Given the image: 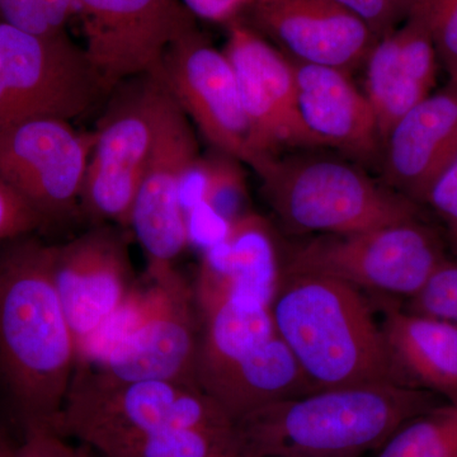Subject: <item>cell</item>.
<instances>
[{
	"label": "cell",
	"instance_id": "1",
	"mask_svg": "<svg viewBox=\"0 0 457 457\" xmlns=\"http://www.w3.org/2000/svg\"><path fill=\"white\" fill-rule=\"evenodd\" d=\"M77 341L53 278V245L23 237L0 253V372L26 426L55 427Z\"/></svg>",
	"mask_w": 457,
	"mask_h": 457
},
{
	"label": "cell",
	"instance_id": "2",
	"mask_svg": "<svg viewBox=\"0 0 457 457\" xmlns=\"http://www.w3.org/2000/svg\"><path fill=\"white\" fill-rule=\"evenodd\" d=\"M435 407L436 394L420 387L352 385L273 403L236 425L245 457H360Z\"/></svg>",
	"mask_w": 457,
	"mask_h": 457
},
{
	"label": "cell",
	"instance_id": "3",
	"mask_svg": "<svg viewBox=\"0 0 457 457\" xmlns=\"http://www.w3.org/2000/svg\"><path fill=\"white\" fill-rule=\"evenodd\" d=\"M270 312L279 338L314 392L362 384L408 385L359 288L326 276L282 273Z\"/></svg>",
	"mask_w": 457,
	"mask_h": 457
},
{
	"label": "cell",
	"instance_id": "4",
	"mask_svg": "<svg viewBox=\"0 0 457 457\" xmlns=\"http://www.w3.org/2000/svg\"><path fill=\"white\" fill-rule=\"evenodd\" d=\"M305 152L272 156L254 170L262 194L287 230L351 234L422 218L420 204L356 164Z\"/></svg>",
	"mask_w": 457,
	"mask_h": 457
},
{
	"label": "cell",
	"instance_id": "5",
	"mask_svg": "<svg viewBox=\"0 0 457 457\" xmlns=\"http://www.w3.org/2000/svg\"><path fill=\"white\" fill-rule=\"evenodd\" d=\"M236 423L196 385L104 380L75 370L55 428L102 457L123 442L176 427L224 428Z\"/></svg>",
	"mask_w": 457,
	"mask_h": 457
},
{
	"label": "cell",
	"instance_id": "6",
	"mask_svg": "<svg viewBox=\"0 0 457 457\" xmlns=\"http://www.w3.org/2000/svg\"><path fill=\"white\" fill-rule=\"evenodd\" d=\"M93 131L80 206L89 218L129 227L132 204L174 99L156 75L122 83Z\"/></svg>",
	"mask_w": 457,
	"mask_h": 457
},
{
	"label": "cell",
	"instance_id": "7",
	"mask_svg": "<svg viewBox=\"0 0 457 457\" xmlns=\"http://www.w3.org/2000/svg\"><path fill=\"white\" fill-rule=\"evenodd\" d=\"M446 262L437 231L417 218L312 237L291 252L282 273L326 276L361 291L411 299Z\"/></svg>",
	"mask_w": 457,
	"mask_h": 457
},
{
	"label": "cell",
	"instance_id": "8",
	"mask_svg": "<svg viewBox=\"0 0 457 457\" xmlns=\"http://www.w3.org/2000/svg\"><path fill=\"white\" fill-rule=\"evenodd\" d=\"M111 95L65 32L37 36L0 23V125L82 117Z\"/></svg>",
	"mask_w": 457,
	"mask_h": 457
},
{
	"label": "cell",
	"instance_id": "9",
	"mask_svg": "<svg viewBox=\"0 0 457 457\" xmlns=\"http://www.w3.org/2000/svg\"><path fill=\"white\" fill-rule=\"evenodd\" d=\"M93 140V132L54 117L0 125V183L45 224L59 220L80 204Z\"/></svg>",
	"mask_w": 457,
	"mask_h": 457
},
{
	"label": "cell",
	"instance_id": "10",
	"mask_svg": "<svg viewBox=\"0 0 457 457\" xmlns=\"http://www.w3.org/2000/svg\"><path fill=\"white\" fill-rule=\"evenodd\" d=\"M84 53L108 92L155 74L171 45L196 29L180 0H77Z\"/></svg>",
	"mask_w": 457,
	"mask_h": 457
},
{
	"label": "cell",
	"instance_id": "11",
	"mask_svg": "<svg viewBox=\"0 0 457 457\" xmlns=\"http://www.w3.org/2000/svg\"><path fill=\"white\" fill-rule=\"evenodd\" d=\"M147 279L149 306L131 338L98 365L77 369L116 383L158 380L198 386L201 320L194 288L176 270Z\"/></svg>",
	"mask_w": 457,
	"mask_h": 457
},
{
	"label": "cell",
	"instance_id": "12",
	"mask_svg": "<svg viewBox=\"0 0 457 457\" xmlns=\"http://www.w3.org/2000/svg\"><path fill=\"white\" fill-rule=\"evenodd\" d=\"M215 152L253 170L260 162L236 73L224 51L189 32L165 54L155 74Z\"/></svg>",
	"mask_w": 457,
	"mask_h": 457
},
{
	"label": "cell",
	"instance_id": "13",
	"mask_svg": "<svg viewBox=\"0 0 457 457\" xmlns=\"http://www.w3.org/2000/svg\"><path fill=\"white\" fill-rule=\"evenodd\" d=\"M225 55L236 73L260 162L291 150L318 149L297 108L293 62L253 27L228 25Z\"/></svg>",
	"mask_w": 457,
	"mask_h": 457
},
{
	"label": "cell",
	"instance_id": "14",
	"mask_svg": "<svg viewBox=\"0 0 457 457\" xmlns=\"http://www.w3.org/2000/svg\"><path fill=\"white\" fill-rule=\"evenodd\" d=\"M198 158L191 122L174 102L129 219V228L145 254L147 278L173 270L174 262L189 245L180 191L186 173Z\"/></svg>",
	"mask_w": 457,
	"mask_h": 457
},
{
	"label": "cell",
	"instance_id": "15",
	"mask_svg": "<svg viewBox=\"0 0 457 457\" xmlns=\"http://www.w3.org/2000/svg\"><path fill=\"white\" fill-rule=\"evenodd\" d=\"M53 278L77 351L137 287L126 240L110 227L53 245Z\"/></svg>",
	"mask_w": 457,
	"mask_h": 457
},
{
	"label": "cell",
	"instance_id": "16",
	"mask_svg": "<svg viewBox=\"0 0 457 457\" xmlns=\"http://www.w3.org/2000/svg\"><path fill=\"white\" fill-rule=\"evenodd\" d=\"M257 31L291 62L352 73L378 41L362 21L333 0H261L251 5Z\"/></svg>",
	"mask_w": 457,
	"mask_h": 457
},
{
	"label": "cell",
	"instance_id": "17",
	"mask_svg": "<svg viewBox=\"0 0 457 457\" xmlns=\"http://www.w3.org/2000/svg\"><path fill=\"white\" fill-rule=\"evenodd\" d=\"M457 156V82L432 92L390 129L381 146L385 185L423 204Z\"/></svg>",
	"mask_w": 457,
	"mask_h": 457
},
{
	"label": "cell",
	"instance_id": "18",
	"mask_svg": "<svg viewBox=\"0 0 457 457\" xmlns=\"http://www.w3.org/2000/svg\"><path fill=\"white\" fill-rule=\"evenodd\" d=\"M291 62L297 108L318 149L328 147L362 163H378L383 141L374 110L351 74Z\"/></svg>",
	"mask_w": 457,
	"mask_h": 457
},
{
	"label": "cell",
	"instance_id": "19",
	"mask_svg": "<svg viewBox=\"0 0 457 457\" xmlns=\"http://www.w3.org/2000/svg\"><path fill=\"white\" fill-rule=\"evenodd\" d=\"M363 66V92L384 141L408 111L431 95L437 79V53L425 14L417 5L402 26L375 42Z\"/></svg>",
	"mask_w": 457,
	"mask_h": 457
},
{
	"label": "cell",
	"instance_id": "20",
	"mask_svg": "<svg viewBox=\"0 0 457 457\" xmlns=\"http://www.w3.org/2000/svg\"><path fill=\"white\" fill-rule=\"evenodd\" d=\"M284 269L269 221L248 212L231 222L222 239L204 249L194 288L197 311L249 297L272 305Z\"/></svg>",
	"mask_w": 457,
	"mask_h": 457
},
{
	"label": "cell",
	"instance_id": "21",
	"mask_svg": "<svg viewBox=\"0 0 457 457\" xmlns=\"http://www.w3.org/2000/svg\"><path fill=\"white\" fill-rule=\"evenodd\" d=\"M381 328L405 384L457 402V327L389 305Z\"/></svg>",
	"mask_w": 457,
	"mask_h": 457
},
{
	"label": "cell",
	"instance_id": "22",
	"mask_svg": "<svg viewBox=\"0 0 457 457\" xmlns=\"http://www.w3.org/2000/svg\"><path fill=\"white\" fill-rule=\"evenodd\" d=\"M234 423L258 409L314 392L285 342L276 336L200 385Z\"/></svg>",
	"mask_w": 457,
	"mask_h": 457
},
{
	"label": "cell",
	"instance_id": "23",
	"mask_svg": "<svg viewBox=\"0 0 457 457\" xmlns=\"http://www.w3.org/2000/svg\"><path fill=\"white\" fill-rule=\"evenodd\" d=\"M198 315V386L278 336L270 306L249 297H230Z\"/></svg>",
	"mask_w": 457,
	"mask_h": 457
},
{
	"label": "cell",
	"instance_id": "24",
	"mask_svg": "<svg viewBox=\"0 0 457 457\" xmlns=\"http://www.w3.org/2000/svg\"><path fill=\"white\" fill-rule=\"evenodd\" d=\"M104 457H245L237 425L176 427L123 442Z\"/></svg>",
	"mask_w": 457,
	"mask_h": 457
},
{
	"label": "cell",
	"instance_id": "25",
	"mask_svg": "<svg viewBox=\"0 0 457 457\" xmlns=\"http://www.w3.org/2000/svg\"><path fill=\"white\" fill-rule=\"evenodd\" d=\"M376 451V457H457V402L411 418Z\"/></svg>",
	"mask_w": 457,
	"mask_h": 457
},
{
	"label": "cell",
	"instance_id": "26",
	"mask_svg": "<svg viewBox=\"0 0 457 457\" xmlns=\"http://www.w3.org/2000/svg\"><path fill=\"white\" fill-rule=\"evenodd\" d=\"M203 204L228 224L248 212L245 209L248 194L240 162L215 152V154L203 159Z\"/></svg>",
	"mask_w": 457,
	"mask_h": 457
},
{
	"label": "cell",
	"instance_id": "27",
	"mask_svg": "<svg viewBox=\"0 0 457 457\" xmlns=\"http://www.w3.org/2000/svg\"><path fill=\"white\" fill-rule=\"evenodd\" d=\"M77 0H0V23L37 36L65 32Z\"/></svg>",
	"mask_w": 457,
	"mask_h": 457
},
{
	"label": "cell",
	"instance_id": "28",
	"mask_svg": "<svg viewBox=\"0 0 457 457\" xmlns=\"http://www.w3.org/2000/svg\"><path fill=\"white\" fill-rule=\"evenodd\" d=\"M425 14L438 62L450 82H457V0H418Z\"/></svg>",
	"mask_w": 457,
	"mask_h": 457
},
{
	"label": "cell",
	"instance_id": "29",
	"mask_svg": "<svg viewBox=\"0 0 457 457\" xmlns=\"http://www.w3.org/2000/svg\"><path fill=\"white\" fill-rule=\"evenodd\" d=\"M408 312L449 321L457 327V263L446 262L409 299Z\"/></svg>",
	"mask_w": 457,
	"mask_h": 457
},
{
	"label": "cell",
	"instance_id": "30",
	"mask_svg": "<svg viewBox=\"0 0 457 457\" xmlns=\"http://www.w3.org/2000/svg\"><path fill=\"white\" fill-rule=\"evenodd\" d=\"M333 2L362 21L378 40L398 29L400 22L405 21L413 9L403 0H333Z\"/></svg>",
	"mask_w": 457,
	"mask_h": 457
},
{
	"label": "cell",
	"instance_id": "31",
	"mask_svg": "<svg viewBox=\"0 0 457 457\" xmlns=\"http://www.w3.org/2000/svg\"><path fill=\"white\" fill-rule=\"evenodd\" d=\"M44 225L26 201L0 183V243L27 237Z\"/></svg>",
	"mask_w": 457,
	"mask_h": 457
},
{
	"label": "cell",
	"instance_id": "32",
	"mask_svg": "<svg viewBox=\"0 0 457 457\" xmlns=\"http://www.w3.org/2000/svg\"><path fill=\"white\" fill-rule=\"evenodd\" d=\"M12 457H90L88 451L77 449L64 440L55 427L26 426L25 440Z\"/></svg>",
	"mask_w": 457,
	"mask_h": 457
},
{
	"label": "cell",
	"instance_id": "33",
	"mask_svg": "<svg viewBox=\"0 0 457 457\" xmlns=\"http://www.w3.org/2000/svg\"><path fill=\"white\" fill-rule=\"evenodd\" d=\"M449 225L453 239L457 237V156L427 192L425 203Z\"/></svg>",
	"mask_w": 457,
	"mask_h": 457
},
{
	"label": "cell",
	"instance_id": "34",
	"mask_svg": "<svg viewBox=\"0 0 457 457\" xmlns=\"http://www.w3.org/2000/svg\"><path fill=\"white\" fill-rule=\"evenodd\" d=\"M189 13L212 23H228L239 20L240 13L255 0H180Z\"/></svg>",
	"mask_w": 457,
	"mask_h": 457
},
{
	"label": "cell",
	"instance_id": "35",
	"mask_svg": "<svg viewBox=\"0 0 457 457\" xmlns=\"http://www.w3.org/2000/svg\"><path fill=\"white\" fill-rule=\"evenodd\" d=\"M12 453H13V451L8 449L2 432H0V457H12Z\"/></svg>",
	"mask_w": 457,
	"mask_h": 457
},
{
	"label": "cell",
	"instance_id": "36",
	"mask_svg": "<svg viewBox=\"0 0 457 457\" xmlns=\"http://www.w3.org/2000/svg\"><path fill=\"white\" fill-rule=\"evenodd\" d=\"M403 2L407 3V4L409 5V7L413 8V7H414V5H416V4H417L418 0H403Z\"/></svg>",
	"mask_w": 457,
	"mask_h": 457
},
{
	"label": "cell",
	"instance_id": "37",
	"mask_svg": "<svg viewBox=\"0 0 457 457\" xmlns=\"http://www.w3.org/2000/svg\"><path fill=\"white\" fill-rule=\"evenodd\" d=\"M453 243H455L456 252H457V237H455V239H453Z\"/></svg>",
	"mask_w": 457,
	"mask_h": 457
},
{
	"label": "cell",
	"instance_id": "38",
	"mask_svg": "<svg viewBox=\"0 0 457 457\" xmlns=\"http://www.w3.org/2000/svg\"><path fill=\"white\" fill-rule=\"evenodd\" d=\"M255 2H261V0H255ZM255 2H254V3H255Z\"/></svg>",
	"mask_w": 457,
	"mask_h": 457
}]
</instances>
